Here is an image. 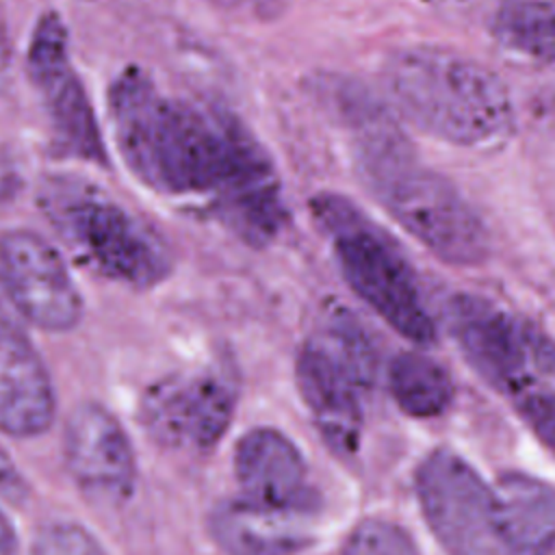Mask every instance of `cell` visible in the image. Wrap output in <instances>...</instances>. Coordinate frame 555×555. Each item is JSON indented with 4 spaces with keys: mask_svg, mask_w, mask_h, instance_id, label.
<instances>
[{
    "mask_svg": "<svg viewBox=\"0 0 555 555\" xmlns=\"http://www.w3.org/2000/svg\"><path fill=\"white\" fill-rule=\"evenodd\" d=\"M507 555L555 551V486L527 473H505L494 486Z\"/></svg>",
    "mask_w": 555,
    "mask_h": 555,
    "instance_id": "2e32d148",
    "label": "cell"
},
{
    "mask_svg": "<svg viewBox=\"0 0 555 555\" xmlns=\"http://www.w3.org/2000/svg\"><path fill=\"white\" fill-rule=\"evenodd\" d=\"M17 544V535L13 531L11 520L0 512V555H13Z\"/></svg>",
    "mask_w": 555,
    "mask_h": 555,
    "instance_id": "cb8c5ba5",
    "label": "cell"
},
{
    "mask_svg": "<svg viewBox=\"0 0 555 555\" xmlns=\"http://www.w3.org/2000/svg\"><path fill=\"white\" fill-rule=\"evenodd\" d=\"M492 37L514 54L555 61V0H507L492 17Z\"/></svg>",
    "mask_w": 555,
    "mask_h": 555,
    "instance_id": "ac0fdd59",
    "label": "cell"
},
{
    "mask_svg": "<svg viewBox=\"0 0 555 555\" xmlns=\"http://www.w3.org/2000/svg\"><path fill=\"white\" fill-rule=\"evenodd\" d=\"M26 72L41 98L59 150L91 165H106L102 130L72 63L67 26L56 11L37 20L26 50Z\"/></svg>",
    "mask_w": 555,
    "mask_h": 555,
    "instance_id": "9c48e42d",
    "label": "cell"
},
{
    "mask_svg": "<svg viewBox=\"0 0 555 555\" xmlns=\"http://www.w3.org/2000/svg\"><path fill=\"white\" fill-rule=\"evenodd\" d=\"M236 405L232 382L217 371L169 377L143 401L150 434L173 449L206 453L225 436Z\"/></svg>",
    "mask_w": 555,
    "mask_h": 555,
    "instance_id": "8fae6325",
    "label": "cell"
},
{
    "mask_svg": "<svg viewBox=\"0 0 555 555\" xmlns=\"http://www.w3.org/2000/svg\"><path fill=\"white\" fill-rule=\"evenodd\" d=\"M343 555H418L410 533L386 518H364L343 542Z\"/></svg>",
    "mask_w": 555,
    "mask_h": 555,
    "instance_id": "d6986e66",
    "label": "cell"
},
{
    "mask_svg": "<svg viewBox=\"0 0 555 555\" xmlns=\"http://www.w3.org/2000/svg\"><path fill=\"white\" fill-rule=\"evenodd\" d=\"M447 323L473 371L512 405L555 388V343L527 319L460 293L447 301Z\"/></svg>",
    "mask_w": 555,
    "mask_h": 555,
    "instance_id": "8992f818",
    "label": "cell"
},
{
    "mask_svg": "<svg viewBox=\"0 0 555 555\" xmlns=\"http://www.w3.org/2000/svg\"><path fill=\"white\" fill-rule=\"evenodd\" d=\"M56 412L50 373L24 332L0 317V431L13 438L43 434Z\"/></svg>",
    "mask_w": 555,
    "mask_h": 555,
    "instance_id": "5bb4252c",
    "label": "cell"
},
{
    "mask_svg": "<svg viewBox=\"0 0 555 555\" xmlns=\"http://www.w3.org/2000/svg\"><path fill=\"white\" fill-rule=\"evenodd\" d=\"M63 453L69 475L91 499L119 505L132 496L134 449L128 431L104 405L85 401L74 408L63 434Z\"/></svg>",
    "mask_w": 555,
    "mask_h": 555,
    "instance_id": "7c38bea8",
    "label": "cell"
},
{
    "mask_svg": "<svg viewBox=\"0 0 555 555\" xmlns=\"http://www.w3.org/2000/svg\"><path fill=\"white\" fill-rule=\"evenodd\" d=\"M384 87L397 108L423 132L462 147H488L514 130L507 85L483 63L436 46L388 54Z\"/></svg>",
    "mask_w": 555,
    "mask_h": 555,
    "instance_id": "3957f363",
    "label": "cell"
},
{
    "mask_svg": "<svg viewBox=\"0 0 555 555\" xmlns=\"http://www.w3.org/2000/svg\"><path fill=\"white\" fill-rule=\"evenodd\" d=\"M421 514L447 555H507L494 486L460 453L429 451L414 473Z\"/></svg>",
    "mask_w": 555,
    "mask_h": 555,
    "instance_id": "ba28073f",
    "label": "cell"
},
{
    "mask_svg": "<svg viewBox=\"0 0 555 555\" xmlns=\"http://www.w3.org/2000/svg\"><path fill=\"white\" fill-rule=\"evenodd\" d=\"M538 442L555 455V388L529 395L512 405Z\"/></svg>",
    "mask_w": 555,
    "mask_h": 555,
    "instance_id": "44dd1931",
    "label": "cell"
},
{
    "mask_svg": "<svg viewBox=\"0 0 555 555\" xmlns=\"http://www.w3.org/2000/svg\"><path fill=\"white\" fill-rule=\"evenodd\" d=\"M208 531L225 555H297L310 542L306 516L243 496L217 503L208 516Z\"/></svg>",
    "mask_w": 555,
    "mask_h": 555,
    "instance_id": "9a60e30c",
    "label": "cell"
},
{
    "mask_svg": "<svg viewBox=\"0 0 555 555\" xmlns=\"http://www.w3.org/2000/svg\"><path fill=\"white\" fill-rule=\"evenodd\" d=\"M312 215L332 241L347 286L397 334L421 347L434 345L436 325L395 241L343 195H317Z\"/></svg>",
    "mask_w": 555,
    "mask_h": 555,
    "instance_id": "277c9868",
    "label": "cell"
},
{
    "mask_svg": "<svg viewBox=\"0 0 555 555\" xmlns=\"http://www.w3.org/2000/svg\"><path fill=\"white\" fill-rule=\"evenodd\" d=\"M108 119L124 163L145 186L208 197L234 232L282 217L273 160L236 115L169 98L141 67H126L108 87Z\"/></svg>",
    "mask_w": 555,
    "mask_h": 555,
    "instance_id": "6da1fadb",
    "label": "cell"
},
{
    "mask_svg": "<svg viewBox=\"0 0 555 555\" xmlns=\"http://www.w3.org/2000/svg\"><path fill=\"white\" fill-rule=\"evenodd\" d=\"M11 69H13V48H11L9 30H7V26H4V22L0 17V93L9 85Z\"/></svg>",
    "mask_w": 555,
    "mask_h": 555,
    "instance_id": "7402d4cb",
    "label": "cell"
},
{
    "mask_svg": "<svg viewBox=\"0 0 555 555\" xmlns=\"http://www.w3.org/2000/svg\"><path fill=\"white\" fill-rule=\"evenodd\" d=\"M0 288L15 312L43 332H69L82 319V295L59 249L41 234H0Z\"/></svg>",
    "mask_w": 555,
    "mask_h": 555,
    "instance_id": "30bf717a",
    "label": "cell"
},
{
    "mask_svg": "<svg viewBox=\"0 0 555 555\" xmlns=\"http://www.w3.org/2000/svg\"><path fill=\"white\" fill-rule=\"evenodd\" d=\"M234 477L243 499L308 516L319 509V492L297 444L273 427L245 431L234 447Z\"/></svg>",
    "mask_w": 555,
    "mask_h": 555,
    "instance_id": "4fadbf2b",
    "label": "cell"
},
{
    "mask_svg": "<svg viewBox=\"0 0 555 555\" xmlns=\"http://www.w3.org/2000/svg\"><path fill=\"white\" fill-rule=\"evenodd\" d=\"M20 483V475L11 462V455L0 444V488H11Z\"/></svg>",
    "mask_w": 555,
    "mask_h": 555,
    "instance_id": "603a6c76",
    "label": "cell"
},
{
    "mask_svg": "<svg viewBox=\"0 0 555 555\" xmlns=\"http://www.w3.org/2000/svg\"><path fill=\"white\" fill-rule=\"evenodd\" d=\"M43 208L78 258L104 278L150 288L171 273L173 260L165 241L100 189L50 180Z\"/></svg>",
    "mask_w": 555,
    "mask_h": 555,
    "instance_id": "5b68a950",
    "label": "cell"
},
{
    "mask_svg": "<svg viewBox=\"0 0 555 555\" xmlns=\"http://www.w3.org/2000/svg\"><path fill=\"white\" fill-rule=\"evenodd\" d=\"M388 388L397 408L412 418L440 416L455 395L447 369L414 349L399 351L390 360Z\"/></svg>",
    "mask_w": 555,
    "mask_h": 555,
    "instance_id": "e0dca14e",
    "label": "cell"
},
{
    "mask_svg": "<svg viewBox=\"0 0 555 555\" xmlns=\"http://www.w3.org/2000/svg\"><path fill=\"white\" fill-rule=\"evenodd\" d=\"M334 93L356 143L358 171L388 215L442 262L455 267L483 262L490 254L488 230L462 193L418 160L382 106L345 85Z\"/></svg>",
    "mask_w": 555,
    "mask_h": 555,
    "instance_id": "7a4b0ae2",
    "label": "cell"
},
{
    "mask_svg": "<svg viewBox=\"0 0 555 555\" xmlns=\"http://www.w3.org/2000/svg\"><path fill=\"white\" fill-rule=\"evenodd\" d=\"M373 356L358 327L334 317L295 358V382L306 410L334 455L353 457L360 449L362 392L371 384Z\"/></svg>",
    "mask_w": 555,
    "mask_h": 555,
    "instance_id": "52a82bcc",
    "label": "cell"
},
{
    "mask_svg": "<svg viewBox=\"0 0 555 555\" xmlns=\"http://www.w3.org/2000/svg\"><path fill=\"white\" fill-rule=\"evenodd\" d=\"M35 555H106L102 544L76 522H56L48 527L35 546Z\"/></svg>",
    "mask_w": 555,
    "mask_h": 555,
    "instance_id": "ffe728a7",
    "label": "cell"
}]
</instances>
